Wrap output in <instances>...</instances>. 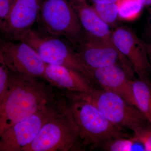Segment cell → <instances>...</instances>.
<instances>
[{"mask_svg":"<svg viewBox=\"0 0 151 151\" xmlns=\"http://www.w3.org/2000/svg\"><path fill=\"white\" fill-rule=\"evenodd\" d=\"M53 87L38 78L10 71L8 84L0 105V137L14 124L55 100L59 96Z\"/></svg>","mask_w":151,"mask_h":151,"instance_id":"1","label":"cell"},{"mask_svg":"<svg viewBox=\"0 0 151 151\" xmlns=\"http://www.w3.org/2000/svg\"><path fill=\"white\" fill-rule=\"evenodd\" d=\"M66 97L85 149L100 148L105 142L114 138L131 137L123 128L111 123L92 103L81 99Z\"/></svg>","mask_w":151,"mask_h":151,"instance_id":"2","label":"cell"},{"mask_svg":"<svg viewBox=\"0 0 151 151\" xmlns=\"http://www.w3.org/2000/svg\"><path fill=\"white\" fill-rule=\"evenodd\" d=\"M19 41L29 45L45 64L69 68L82 73L90 81L93 80L92 71L81 60L75 47L64 38L32 27Z\"/></svg>","mask_w":151,"mask_h":151,"instance_id":"3","label":"cell"},{"mask_svg":"<svg viewBox=\"0 0 151 151\" xmlns=\"http://www.w3.org/2000/svg\"><path fill=\"white\" fill-rule=\"evenodd\" d=\"M85 150L68 102L57 116L47 122L22 151H80Z\"/></svg>","mask_w":151,"mask_h":151,"instance_id":"4","label":"cell"},{"mask_svg":"<svg viewBox=\"0 0 151 151\" xmlns=\"http://www.w3.org/2000/svg\"><path fill=\"white\" fill-rule=\"evenodd\" d=\"M37 22L39 29L64 38L75 48L84 40L81 24L69 0H43Z\"/></svg>","mask_w":151,"mask_h":151,"instance_id":"5","label":"cell"},{"mask_svg":"<svg viewBox=\"0 0 151 151\" xmlns=\"http://www.w3.org/2000/svg\"><path fill=\"white\" fill-rule=\"evenodd\" d=\"M67 103L58 96L39 111L16 123L0 137V151H22L32 142L47 122L57 116Z\"/></svg>","mask_w":151,"mask_h":151,"instance_id":"6","label":"cell"},{"mask_svg":"<svg viewBox=\"0 0 151 151\" xmlns=\"http://www.w3.org/2000/svg\"><path fill=\"white\" fill-rule=\"evenodd\" d=\"M65 96L82 99L92 103L111 123L121 128L125 127L133 131L142 124L150 123L138 108L110 91L96 89L92 94L65 92Z\"/></svg>","mask_w":151,"mask_h":151,"instance_id":"7","label":"cell"},{"mask_svg":"<svg viewBox=\"0 0 151 151\" xmlns=\"http://www.w3.org/2000/svg\"><path fill=\"white\" fill-rule=\"evenodd\" d=\"M0 53L12 73L43 79L46 64L28 44L0 38Z\"/></svg>","mask_w":151,"mask_h":151,"instance_id":"8","label":"cell"},{"mask_svg":"<svg viewBox=\"0 0 151 151\" xmlns=\"http://www.w3.org/2000/svg\"><path fill=\"white\" fill-rule=\"evenodd\" d=\"M76 49L81 60L92 72L95 69L119 64L130 78H136L132 64L116 48L112 41H97L84 38Z\"/></svg>","mask_w":151,"mask_h":151,"instance_id":"9","label":"cell"},{"mask_svg":"<svg viewBox=\"0 0 151 151\" xmlns=\"http://www.w3.org/2000/svg\"><path fill=\"white\" fill-rule=\"evenodd\" d=\"M43 0H10L8 14L0 27L1 38L19 40L37 22Z\"/></svg>","mask_w":151,"mask_h":151,"instance_id":"10","label":"cell"},{"mask_svg":"<svg viewBox=\"0 0 151 151\" xmlns=\"http://www.w3.org/2000/svg\"><path fill=\"white\" fill-rule=\"evenodd\" d=\"M111 39L116 48L129 61L140 79H150L151 67L142 40L126 26L116 28Z\"/></svg>","mask_w":151,"mask_h":151,"instance_id":"11","label":"cell"},{"mask_svg":"<svg viewBox=\"0 0 151 151\" xmlns=\"http://www.w3.org/2000/svg\"><path fill=\"white\" fill-rule=\"evenodd\" d=\"M43 79L53 87L63 89L65 92L92 94L96 89L82 73L60 65L46 64Z\"/></svg>","mask_w":151,"mask_h":151,"instance_id":"12","label":"cell"},{"mask_svg":"<svg viewBox=\"0 0 151 151\" xmlns=\"http://www.w3.org/2000/svg\"><path fill=\"white\" fill-rule=\"evenodd\" d=\"M93 80L102 89L113 92L135 106L132 80L124 68L116 64L92 70Z\"/></svg>","mask_w":151,"mask_h":151,"instance_id":"13","label":"cell"},{"mask_svg":"<svg viewBox=\"0 0 151 151\" xmlns=\"http://www.w3.org/2000/svg\"><path fill=\"white\" fill-rule=\"evenodd\" d=\"M81 24L84 38L111 41L110 27L100 18L88 0H69Z\"/></svg>","mask_w":151,"mask_h":151,"instance_id":"14","label":"cell"},{"mask_svg":"<svg viewBox=\"0 0 151 151\" xmlns=\"http://www.w3.org/2000/svg\"><path fill=\"white\" fill-rule=\"evenodd\" d=\"M135 106L151 123V82L150 79H133Z\"/></svg>","mask_w":151,"mask_h":151,"instance_id":"15","label":"cell"},{"mask_svg":"<svg viewBox=\"0 0 151 151\" xmlns=\"http://www.w3.org/2000/svg\"><path fill=\"white\" fill-rule=\"evenodd\" d=\"M118 4L119 18L127 22L137 18L144 6L139 0H119Z\"/></svg>","mask_w":151,"mask_h":151,"instance_id":"16","label":"cell"},{"mask_svg":"<svg viewBox=\"0 0 151 151\" xmlns=\"http://www.w3.org/2000/svg\"><path fill=\"white\" fill-rule=\"evenodd\" d=\"M93 7L97 15L109 26H114L119 18V4L116 2L106 4H94Z\"/></svg>","mask_w":151,"mask_h":151,"instance_id":"17","label":"cell"},{"mask_svg":"<svg viewBox=\"0 0 151 151\" xmlns=\"http://www.w3.org/2000/svg\"><path fill=\"white\" fill-rule=\"evenodd\" d=\"M140 144L133 140L131 137H118L107 141L101 145L100 148L108 151L142 150L138 147Z\"/></svg>","mask_w":151,"mask_h":151,"instance_id":"18","label":"cell"},{"mask_svg":"<svg viewBox=\"0 0 151 151\" xmlns=\"http://www.w3.org/2000/svg\"><path fill=\"white\" fill-rule=\"evenodd\" d=\"M132 131L131 139L142 144L145 151H151V123L142 124Z\"/></svg>","mask_w":151,"mask_h":151,"instance_id":"19","label":"cell"},{"mask_svg":"<svg viewBox=\"0 0 151 151\" xmlns=\"http://www.w3.org/2000/svg\"><path fill=\"white\" fill-rule=\"evenodd\" d=\"M10 71L0 53V100H1L9 78Z\"/></svg>","mask_w":151,"mask_h":151,"instance_id":"20","label":"cell"},{"mask_svg":"<svg viewBox=\"0 0 151 151\" xmlns=\"http://www.w3.org/2000/svg\"><path fill=\"white\" fill-rule=\"evenodd\" d=\"M10 7V0H0V27L5 21Z\"/></svg>","mask_w":151,"mask_h":151,"instance_id":"21","label":"cell"},{"mask_svg":"<svg viewBox=\"0 0 151 151\" xmlns=\"http://www.w3.org/2000/svg\"><path fill=\"white\" fill-rule=\"evenodd\" d=\"M149 11L150 12V16L149 17L148 22L147 25L145 32V34L147 37L151 38V9H150Z\"/></svg>","mask_w":151,"mask_h":151,"instance_id":"22","label":"cell"},{"mask_svg":"<svg viewBox=\"0 0 151 151\" xmlns=\"http://www.w3.org/2000/svg\"><path fill=\"white\" fill-rule=\"evenodd\" d=\"M142 42L145 48L146 49L151 67V43L145 42L143 40Z\"/></svg>","mask_w":151,"mask_h":151,"instance_id":"23","label":"cell"},{"mask_svg":"<svg viewBox=\"0 0 151 151\" xmlns=\"http://www.w3.org/2000/svg\"><path fill=\"white\" fill-rule=\"evenodd\" d=\"M119 0H90V1L94 4H106L113 3L118 1Z\"/></svg>","mask_w":151,"mask_h":151,"instance_id":"24","label":"cell"},{"mask_svg":"<svg viewBox=\"0 0 151 151\" xmlns=\"http://www.w3.org/2000/svg\"><path fill=\"white\" fill-rule=\"evenodd\" d=\"M144 6H149L151 5V0H139Z\"/></svg>","mask_w":151,"mask_h":151,"instance_id":"25","label":"cell"},{"mask_svg":"<svg viewBox=\"0 0 151 151\" xmlns=\"http://www.w3.org/2000/svg\"><path fill=\"white\" fill-rule=\"evenodd\" d=\"M1 100H0V105H1Z\"/></svg>","mask_w":151,"mask_h":151,"instance_id":"26","label":"cell"}]
</instances>
